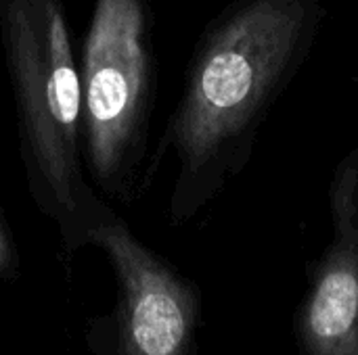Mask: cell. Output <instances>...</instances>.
Here are the masks:
<instances>
[{"mask_svg": "<svg viewBox=\"0 0 358 355\" xmlns=\"http://www.w3.org/2000/svg\"><path fill=\"white\" fill-rule=\"evenodd\" d=\"M0 40L29 195L65 239L84 241L109 207L84 178L82 80L63 0H0Z\"/></svg>", "mask_w": 358, "mask_h": 355, "instance_id": "2", "label": "cell"}, {"mask_svg": "<svg viewBox=\"0 0 358 355\" xmlns=\"http://www.w3.org/2000/svg\"><path fill=\"white\" fill-rule=\"evenodd\" d=\"M329 207L334 239L300 314L304 355H358V149L338 165Z\"/></svg>", "mask_w": 358, "mask_h": 355, "instance_id": "5", "label": "cell"}, {"mask_svg": "<svg viewBox=\"0 0 358 355\" xmlns=\"http://www.w3.org/2000/svg\"><path fill=\"white\" fill-rule=\"evenodd\" d=\"M8 262H10V247H8L6 232H4L2 222H0V272L8 266Z\"/></svg>", "mask_w": 358, "mask_h": 355, "instance_id": "6", "label": "cell"}, {"mask_svg": "<svg viewBox=\"0 0 358 355\" xmlns=\"http://www.w3.org/2000/svg\"><path fill=\"white\" fill-rule=\"evenodd\" d=\"M80 80L88 169L107 195H130L155 98L147 0H94Z\"/></svg>", "mask_w": 358, "mask_h": 355, "instance_id": "3", "label": "cell"}, {"mask_svg": "<svg viewBox=\"0 0 358 355\" xmlns=\"http://www.w3.org/2000/svg\"><path fill=\"white\" fill-rule=\"evenodd\" d=\"M321 0H235L203 33L166 140L172 211L189 218L243 169L279 92L304 61Z\"/></svg>", "mask_w": 358, "mask_h": 355, "instance_id": "1", "label": "cell"}, {"mask_svg": "<svg viewBox=\"0 0 358 355\" xmlns=\"http://www.w3.org/2000/svg\"><path fill=\"white\" fill-rule=\"evenodd\" d=\"M103 247L124 289L122 355H185L195 324L193 291L107 209L84 234Z\"/></svg>", "mask_w": 358, "mask_h": 355, "instance_id": "4", "label": "cell"}]
</instances>
